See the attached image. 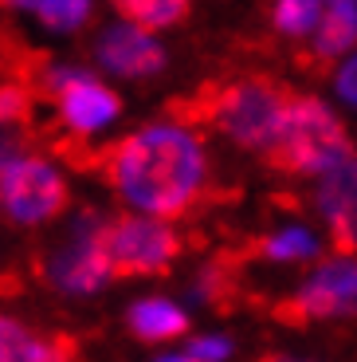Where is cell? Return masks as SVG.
<instances>
[{
	"label": "cell",
	"mask_w": 357,
	"mask_h": 362,
	"mask_svg": "<svg viewBox=\"0 0 357 362\" xmlns=\"http://www.w3.org/2000/svg\"><path fill=\"white\" fill-rule=\"evenodd\" d=\"M95 170L142 217L177 221L205 201L212 162L200 134L181 118L150 122L95 154Z\"/></svg>",
	"instance_id": "1"
},
{
	"label": "cell",
	"mask_w": 357,
	"mask_h": 362,
	"mask_svg": "<svg viewBox=\"0 0 357 362\" xmlns=\"http://www.w3.org/2000/svg\"><path fill=\"white\" fill-rule=\"evenodd\" d=\"M291 99L295 95L286 87H279L275 79H267V75H236L228 83H216V87L200 90V99L193 103V115L205 118L208 127L216 134H224L232 146L267 158L279 138V127H283V115L291 107Z\"/></svg>",
	"instance_id": "2"
},
{
	"label": "cell",
	"mask_w": 357,
	"mask_h": 362,
	"mask_svg": "<svg viewBox=\"0 0 357 362\" xmlns=\"http://www.w3.org/2000/svg\"><path fill=\"white\" fill-rule=\"evenodd\" d=\"M353 154L357 150L346 122L314 95H295L283 115V127H279L267 162L291 177H326Z\"/></svg>",
	"instance_id": "3"
},
{
	"label": "cell",
	"mask_w": 357,
	"mask_h": 362,
	"mask_svg": "<svg viewBox=\"0 0 357 362\" xmlns=\"http://www.w3.org/2000/svg\"><path fill=\"white\" fill-rule=\"evenodd\" d=\"M99 245L110 264V276L126 280V276H161V272H169L177 264L185 240L169 221L142 217V213H118V217L102 221Z\"/></svg>",
	"instance_id": "4"
},
{
	"label": "cell",
	"mask_w": 357,
	"mask_h": 362,
	"mask_svg": "<svg viewBox=\"0 0 357 362\" xmlns=\"http://www.w3.org/2000/svg\"><path fill=\"white\" fill-rule=\"evenodd\" d=\"M71 205L67 177L44 154L28 150L0 173V217L16 228H40Z\"/></svg>",
	"instance_id": "5"
},
{
	"label": "cell",
	"mask_w": 357,
	"mask_h": 362,
	"mask_svg": "<svg viewBox=\"0 0 357 362\" xmlns=\"http://www.w3.org/2000/svg\"><path fill=\"white\" fill-rule=\"evenodd\" d=\"M279 319L295 327L357 319V256H322L283 299Z\"/></svg>",
	"instance_id": "6"
},
{
	"label": "cell",
	"mask_w": 357,
	"mask_h": 362,
	"mask_svg": "<svg viewBox=\"0 0 357 362\" xmlns=\"http://www.w3.org/2000/svg\"><path fill=\"white\" fill-rule=\"evenodd\" d=\"M99 228H102V221L87 217V228L79 225V236H75L71 245L59 248L55 256H47V260L40 264L44 284L67 291V296H90V291L107 288L114 276H110V264H107V256H102Z\"/></svg>",
	"instance_id": "7"
},
{
	"label": "cell",
	"mask_w": 357,
	"mask_h": 362,
	"mask_svg": "<svg viewBox=\"0 0 357 362\" xmlns=\"http://www.w3.org/2000/svg\"><path fill=\"white\" fill-rule=\"evenodd\" d=\"M314 205L330 233L334 256H357V154L346 158L326 177H318Z\"/></svg>",
	"instance_id": "8"
},
{
	"label": "cell",
	"mask_w": 357,
	"mask_h": 362,
	"mask_svg": "<svg viewBox=\"0 0 357 362\" xmlns=\"http://www.w3.org/2000/svg\"><path fill=\"white\" fill-rule=\"evenodd\" d=\"M95 55L107 71L122 75V79H150V75L165 71V64H169L165 47L150 32L126 24V20H118L102 32L99 44H95Z\"/></svg>",
	"instance_id": "9"
},
{
	"label": "cell",
	"mask_w": 357,
	"mask_h": 362,
	"mask_svg": "<svg viewBox=\"0 0 357 362\" xmlns=\"http://www.w3.org/2000/svg\"><path fill=\"white\" fill-rule=\"evenodd\" d=\"M0 362H79V339L40 331L0 311Z\"/></svg>",
	"instance_id": "10"
},
{
	"label": "cell",
	"mask_w": 357,
	"mask_h": 362,
	"mask_svg": "<svg viewBox=\"0 0 357 362\" xmlns=\"http://www.w3.org/2000/svg\"><path fill=\"white\" fill-rule=\"evenodd\" d=\"M357 52V4L353 0H334L322 4V20L310 36V59L318 67H330L334 59Z\"/></svg>",
	"instance_id": "11"
},
{
	"label": "cell",
	"mask_w": 357,
	"mask_h": 362,
	"mask_svg": "<svg viewBox=\"0 0 357 362\" xmlns=\"http://www.w3.org/2000/svg\"><path fill=\"white\" fill-rule=\"evenodd\" d=\"M126 327L134 331V339L142 343H173V339L188 335V315L173 303V299H138L126 311Z\"/></svg>",
	"instance_id": "12"
},
{
	"label": "cell",
	"mask_w": 357,
	"mask_h": 362,
	"mask_svg": "<svg viewBox=\"0 0 357 362\" xmlns=\"http://www.w3.org/2000/svg\"><path fill=\"white\" fill-rule=\"evenodd\" d=\"M114 12L126 20V24L142 28V32H161V28H177L188 20V4L185 0H118Z\"/></svg>",
	"instance_id": "13"
},
{
	"label": "cell",
	"mask_w": 357,
	"mask_h": 362,
	"mask_svg": "<svg viewBox=\"0 0 357 362\" xmlns=\"http://www.w3.org/2000/svg\"><path fill=\"white\" fill-rule=\"evenodd\" d=\"M259 256L271 264H303V260H314L318 256V236L310 233V228L303 225H286L279 228V233H267V236H259Z\"/></svg>",
	"instance_id": "14"
},
{
	"label": "cell",
	"mask_w": 357,
	"mask_h": 362,
	"mask_svg": "<svg viewBox=\"0 0 357 362\" xmlns=\"http://www.w3.org/2000/svg\"><path fill=\"white\" fill-rule=\"evenodd\" d=\"M318 20H322V4H314V0H279L271 8V28L291 40L314 36Z\"/></svg>",
	"instance_id": "15"
},
{
	"label": "cell",
	"mask_w": 357,
	"mask_h": 362,
	"mask_svg": "<svg viewBox=\"0 0 357 362\" xmlns=\"http://www.w3.org/2000/svg\"><path fill=\"white\" fill-rule=\"evenodd\" d=\"M24 12L40 16V24H47L52 32H79V28L90 24L95 8L83 4V0H63V4H20Z\"/></svg>",
	"instance_id": "16"
},
{
	"label": "cell",
	"mask_w": 357,
	"mask_h": 362,
	"mask_svg": "<svg viewBox=\"0 0 357 362\" xmlns=\"http://www.w3.org/2000/svg\"><path fill=\"white\" fill-rule=\"evenodd\" d=\"M36 115V95L28 83L4 79L0 83V127H28Z\"/></svg>",
	"instance_id": "17"
},
{
	"label": "cell",
	"mask_w": 357,
	"mask_h": 362,
	"mask_svg": "<svg viewBox=\"0 0 357 362\" xmlns=\"http://www.w3.org/2000/svg\"><path fill=\"white\" fill-rule=\"evenodd\" d=\"M185 354L193 362H224L228 354H232V343H228V339H220V335H197L193 343H188Z\"/></svg>",
	"instance_id": "18"
},
{
	"label": "cell",
	"mask_w": 357,
	"mask_h": 362,
	"mask_svg": "<svg viewBox=\"0 0 357 362\" xmlns=\"http://www.w3.org/2000/svg\"><path fill=\"white\" fill-rule=\"evenodd\" d=\"M334 90H338V99H341V103L357 107V52L338 67V75H334Z\"/></svg>",
	"instance_id": "19"
},
{
	"label": "cell",
	"mask_w": 357,
	"mask_h": 362,
	"mask_svg": "<svg viewBox=\"0 0 357 362\" xmlns=\"http://www.w3.org/2000/svg\"><path fill=\"white\" fill-rule=\"evenodd\" d=\"M157 362H193L188 354H165V358H157Z\"/></svg>",
	"instance_id": "20"
}]
</instances>
